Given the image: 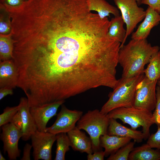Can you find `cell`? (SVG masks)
<instances>
[{
  "label": "cell",
  "mask_w": 160,
  "mask_h": 160,
  "mask_svg": "<svg viewBox=\"0 0 160 160\" xmlns=\"http://www.w3.org/2000/svg\"><path fill=\"white\" fill-rule=\"evenodd\" d=\"M10 27L6 23L1 21L0 23V32L1 33H6L10 30Z\"/></svg>",
  "instance_id": "obj_33"
},
{
  "label": "cell",
  "mask_w": 160,
  "mask_h": 160,
  "mask_svg": "<svg viewBox=\"0 0 160 160\" xmlns=\"http://www.w3.org/2000/svg\"><path fill=\"white\" fill-rule=\"evenodd\" d=\"M143 73L149 80L154 81L160 79V49L153 54L151 58Z\"/></svg>",
  "instance_id": "obj_21"
},
{
  "label": "cell",
  "mask_w": 160,
  "mask_h": 160,
  "mask_svg": "<svg viewBox=\"0 0 160 160\" xmlns=\"http://www.w3.org/2000/svg\"><path fill=\"white\" fill-rule=\"evenodd\" d=\"M31 145L27 143L25 145L23 148V155L21 159V160H30V153L31 148Z\"/></svg>",
  "instance_id": "obj_31"
},
{
  "label": "cell",
  "mask_w": 160,
  "mask_h": 160,
  "mask_svg": "<svg viewBox=\"0 0 160 160\" xmlns=\"http://www.w3.org/2000/svg\"><path fill=\"white\" fill-rule=\"evenodd\" d=\"M137 2L138 4H141V2L142 0H135Z\"/></svg>",
  "instance_id": "obj_36"
},
{
  "label": "cell",
  "mask_w": 160,
  "mask_h": 160,
  "mask_svg": "<svg viewBox=\"0 0 160 160\" xmlns=\"http://www.w3.org/2000/svg\"><path fill=\"white\" fill-rule=\"evenodd\" d=\"M56 137V148L54 160H64L66 152L70 150V140L66 133L57 134Z\"/></svg>",
  "instance_id": "obj_22"
},
{
  "label": "cell",
  "mask_w": 160,
  "mask_h": 160,
  "mask_svg": "<svg viewBox=\"0 0 160 160\" xmlns=\"http://www.w3.org/2000/svg\"><path fill=\"white\" fill-rule=\"evenodd\" d=\"M157 81L151 80L144 76L136 87L134 107L151 112L154 110L156 102Z\"/></svg>",
  "instance_id": "obj_7"
},
{
  "label": "cell",
  "mask_w": 160,
  "mask_h": 160,
  "mask_svg": "<svg viewBox=\"0 0 160 160\" xmlns=\"http://www.w3.org/2000/svg\"><path fill=\"white\" fill-rule=\"evenodd\" d=\"M135 142H130L120 148L115 153L110 155L107 160H127L129 155L134 148Z\"/></svg>",
  "instance_id": "obj_24"
},
{
  "label": "cell",
  "mask_w": 160,
  "mask_h": 160,
  "mask_svg": "<svg viewBox=\"0 0 160 160\" xmlns=\"http://www.w3.org/2000/svg\"><path fill=\"white\" fill-rule=\"evenodd\" d=\"M86 1L89 10L96 11L101 19L107 17L111 14L114 16L120 15L118 9L105 0H86Z\"/></svg>",
  "instance_id": "obj_18"
},
{
  "label": "cell",
  "mask_w": 160,
  "mask_h": 160,
  "mask_svg": "<svg viewBox=\"0 0 160 160\" xmlns=\"http://www.w3.org/2000/svg\"><path fill=\"white\" fill-rule=\"evenodd\" d=\"M110 22L108 33V36L121 44L124 39L126 32L124 26V22L121 16H114Z\"/></svg>",
  "instance_id": "obj_20"
},
{
  "label": "cell",
  "mask_w": 160,
  "mask_h": 160,
  "mask_svg": "<svg viewBox=\"0 0 160 160\" xmlns=\"http://www.w3.org/2000/svg\"><path fill=\"white\" fill-rule=\"evenodd\" d=\"M0 160H6V159L3 156L1 152H0Z\"/></svg>",
  "instance_id": "obj_34"
},
{
  "label": "cell",
  "mask_w": 160,
  "mask_h": 160,
  "mask_svg": "<svg viewBox=\"0 0 160 160\" xmlns=\"http://www.w3.org/2000/svg\"><path fill=\"white\" fill-rule=\"evenodd\" d=\"M107 134L130 137L137 143H140L143 140H145V136L142 131L125 127L118 122L116 119L112 118L109 119Z\"/></svg>",
  "instance_id": "obj_16"
},
{
  "label": "cell",
  "mask_w": 160,
  "mask_h": 160,
  "mask_svg": "<svg viewBox=\"0 0 160 160\" xmlns=\"http://www.w3.org/2000/svg\"><path fill=\"white\" fill-rule=\"evenodd\" d=\"M65 100L55 102L41 106L30 107V112L37 126V130L45 132L49 120L57 115L59 107Z\"/></svg>",
  "instance_id": "obj_11"
},
{
  "label": "cell",
  "mask_w": 160,
  "mask_h": 160,
  "mask_svg": "<svg viewBox=\"0 0 160 160\" xmlns=\"http://www.w3.org/2000/svg\"><path fill=\"white\" fill-rule=\"evenodd\" d=\"M18 79L17 69L13 59L0 61V88H15Z\"/></svg>",
  "instance_id": "obj_14"
},
{
  "label": "cell",
  "mask_w": 160,
  "mask_h": 160,
  "mask_svg": "<svg viewBox=\"0 0 160 160\" xmlns=\"http://www.w3.org/2000/svg\"><path fill=\"white\" fill-rule=\"evenodd\" d=\"M83 113L81 111L69 109L63 104L55 121L51 126L47 128L45 132L55 135L62 132L67 133L76 126V123Z\"/></svg>",
  "instance_id": "obj_9"
},
{
  "label": "cell",
  "mask_w": 160,
  "mask_h": 160,
  "mask_svg": "<svg viewBox=\"0 0 160 160\" xmlns=\"http://www.w3.org/2000/svg\"><path fill=\"white\" fill-rule=\"evenodd\" d=\"M56 135L37 130L31 136V145L35 160H51L52 145L56 140Z\"/></svg>",
  "instance_id": "obj_8"
},
{
  "label": "cell",
  "mask_w": 160,
  "mask_h": 160,
  "mask_svg": "<svg viewBox=\"0 0 160 160\" xmlns=\"http://www.w3.org/2000/svg\"><path fill=\"white\" fill-rule=\"evenodd\" d=\"M18 105V111L20 113L23 123V136L21 138L23 140L26 141L31 138V135L37 130V129L30 112V107L27 98L21 97Z\"/></svg>",
  "instance_id": "obj_12"
},
{
  "label": "cell",
  "mask_w": 160,
  "mask_h": 160,
  "mask_svg": "<svg viewBox=\"0 0 160 160\" xmlns=\"http://www.w3.org/2000/svg\"><path fill=\"white\" fill-rule=\"evenodd\" d=\"M144 20L139 26L136 31L132 35V39H146L151 30L160 22V13L148 7L146 10Z\"/></svg>",
  "instance_id": "obj_13"
},
{
  "label": "cell",
  "mask_w": 160,
  "mask_h": 160,
  "mask_svg": "<svg viewBox=\"0 0 160 160\" xmlns=\"http://www.w3.org/2000/svg\"><path fill=\"white\" fill-rule=\"evenodd\" d=\"M24 0L25 1V0Z\"/></svg>",
  "instance_id": "obj_37"
},
{
  "label": "cell",
  "mask_w": 160,
  "mask_h": 160,
  "mask_svg": "<svg viewBox=\"0 0 160 160\" xmlns=\"http://www.w3.org/2000/svg\"><path fill=\"white\" fill-rule=\"evenodd\" d=\"M118 9L120 11L121 16L126 25V33L120 48L125 43L128 37L132 33L137 25L145 16L146 12L139 7L135 0H113Z\"/></svg>",
  "instance_id": "obj_6"
},
{
  "label": "cell",
  "mask_w": 160,
  "mask_h": 160,
  "mask_svg": "<svg viewBox=\"0 0 160 160\" xmlns=\"http://www.w3.org/2000/svg\"><path fill=\"white\" fill-rule=\"evenodd\" d=\"M147 143L152 148L160 150V127H158L157 131L150 135Z\"/></svg>",
  "instance_id": "obj_27"
},
{
  "label": "cell",
  "mask_w": 160,
  "mask_h": 160,
  "mask_svg": "<svg viewBox=\"0 0 160 160\" xmlns=\"http://www.w3.org/2000/svg\"><path fill=\"white\" fill-rule=\"evenodd\" d=\"M144 73L129 78L121 77L109 95L107 101L101 108L100 111L107 114L111 111L121 107L133 106L136 87L142 79Z\"/></svg>",
  "instance_id": "obj_3"
},
{
  "label": "cell",
  "mask_w": 160,
  "mask_h": 160,
  "mask_svg": "<svg viewBox=\"0 0 160 160\" xmlns=\"http://www.w3.org/2000/svg\"><path fill=\"white\" fill-rule=\"evenodd\" d=\"M13 47L10 39L1 37L0 39V61L13 59Z\"/></svg>",
  "instance_id": "obj_23"
},
{
  "label": "cell",
  "mask_w": 160,
  "mask_h": 160,
  "mask_svg": "<svg viewBox=\"0 0 160 160\" xmlns=\"http://www.w3.org/2000/svg\"><path fill=\"white\" fill-rule=\"evenodd\" d=\"M157 84L160 87V79L158 80Z\"/></svg>",
  "instance_id": "obj_35"
},
{
  "label": "cell",
  "mask_w": 160,
  "mask_h": 160,
  "mask_svg": "<svg viewBox=\"0 0 160 160\" xmlns=\"http://www.w3.org/2000/svg\"><path fill=\"white\" fill-rule=\"evenodd\" d=\"M93 153L88 154L87 156L88 160H103L105 156V153L104 151L102 150L94 152Z\"/></svg>",
  "instance_id": "obj_29"
},
{
  "label": "cell",
  "mask_w": 160,
  "mask_h": 160,
  "mask_svg": "<svg viewBox=\"0 0 160 160\" xmlns=\"http://www.w3.org/2000/svg\"><path fill=\"white\" fill-rule=\"evenodd\" d=\"M13 94L12 89L8 88H0V100H1L7 95H12Z\"/></svg>",
  "instance_id": "obj_32"
},
{
  "label": "cell",
  "mask_w": 160,
  "mask_h": 160,
  "mask_svg": "<svg viewBox=\"0 0 160 160\" xmlns=\"http://www.w3.org/2000/svg\"><path fill=\"white\" fill-rule=\"evenodd\" d=\"M156 102L154 111L153 113L155 124L160 127V87H156Z\"/></svg>",
  "instance_id": "obj_26"
},
{
  "label": "cell",
  "mask_w": 160,
  "mask_h": 160,
  "mask_svg": "<svg viewBox=\"0 0 160 160\" xmlns=\"http://www.w3.org/2000/svg\"><path fill=\"white\" fill-rule=\"evenodd\" d=\"M109 118L97 109L88 111L77 121L76 126L85 131L91 140L93 152L101 150L100 138L107 134Z\"/></svg>",
  "instance_id": "obj_5"
},
{
  "label": "cell",
  "mask_w": 160,
  "mask_h": 160,
  "mask_svg": "<svg viewBox=\"0 0 160 160\" xmlns=\"http://www.w3.org/2000/svg\"><path fill=\"white\" fill-rule=\"evenodd\" d=\"M160 49L153 46L146 39H132L120 47L118 63L122 68V78H129L144 73V67L152 55Z\"/></svg>",
  "instance_id": "obj_2"
},
{
  "label": "cell",
  "mask_w": 160,
  "mask_h": 160,
  "mask_svg": "<svg viewBox=\"0 0 160 160\" xmlns=\"http://www.w3.org/2000/svg\"><path fill=\"white\" fill-rule=\"evenodd\" d=\"M128 160H160V151L153 149L146 143L134 147L129 155Z\"/></svg>",
  "instance_id": "obj_19"
},
{
  "label": "cell",
  "mask_w": 160,
  "mask_h": 160,
  "mask_svg": "<svg viewBox=\"0 0 160 160\" xmlns=\"http://www.w3.org/2000/svg\"><path fill=\"white\" fill-rule=\"evenodd\" d=\"M132 139L129 137L110 135L108 134L101 136L100 146L105 149V156L114 153L129 142Z\"/></svg>",
  "instance_id": "obj_17"
},
{
  "label": "cell",
  "mask_w": 160,
  "mask_h": 160,
  "mask_svg": "<svg viewBox=\"0 0 160 160\" xmlns=\"http://www.w3.org/2000/svg\"><path fill=\"white\" fill-rule=\"evenodd\" d=\"M141 4L147 5L160 13V0H142Z\"/></svg>",
  "instance_id": "obj_28"
},
{
  "label": "cell",
  "mask_w": 160,
  "mask_h": 160,
  "mask_svg": "<svg viewBox=\"0 0 160 160\" xmlns=\"http://www.w3.org/2000/svg\"><path fill=\"white\" fill-rule=\"evenodd\" d=\"M10 122L22 131L23 123L21 116L19 111L13 116Z\"/></svg>",
  "instance_id": "obj_30"
},
{
  "label": "cell",
  "mask_w": 160,
  "mask_h": 160,
  "mask_svg": "<svg viewBox=\"0 0 160 160\" xmlns=\"http://www.w3.org/2000/svg\"><path fill=\"white\" fill-rule=\"evenodd\" d=\"M67 134L70 142L71 147L73 150L87 154L93 153L91 138L76 126L68 132Z\"/></svg>",
  "instance_id": "obj_15"
},
{
  "label": "cell",
  "mask_w": 160,
  "mask_h": 160,
  "mask_svg": "<svg viewBox=\"0 0 160 160\" xmlns=\"http://www.w3.org/2000/svg\"><path fill=\"white\" fill-rule=\"evenodd\" d=\"M107 115L109 119L120 120L124 124L129 125L134 130L142 127L145 140L148 139L150 136V127L155 124L151 112L133 106L115 109L109 112Z\"/></svg>",
  "instance_id": "obj_4"
},
{
  "label": "cell",
  "mask_w": 160,
  "mask_h": 160,
  "mask_svg": "<svg viewBox=\"0 0 160 160\" xmlns=\"http://www.w3.org/2000/svg\"><path fill=\"white\" fill-rule=\"evenodd\" d=\"M0 138L3 143V150L7 152L10 160H16L20 157L21 151L18 148L20 139L23 136L22 131L10 122L1 127Z\"/></svg>",
  "instance_id": "obj_10"
},
{
  "label": "cell",
  "mask_w": 160,
  "mask_h": 160,
  "mask_svg": "<svg viewBox=\"0 0 160 160\" xmlns=\"http://www.w3.org/2000/svg\"><path fill=\"white\" fill-rule=\"evenodd\" d=\"M109 26L96 14L79 7L50 17L42 39L44 73L70 92L98 84L118 64L120 44L108 36Z\"/></svg>",
  "instance_id": "obj_1"
},
{
  "label": "cell",
  "mask_w": 160,
  "mask_h": 160,
  "mask_svg": "<svg viewBox=\"0 0 160 160\" xmlns=\"http://www.w3.org/2000/svg\"><path fill=\"white\" fill-rule=\"evenodd\" d=\"M19 111L18 105L6 107L0 115V126L10 123L13 116Z\"/></svg>",
  "instance_id": "obj_25"
}]
</instances>
